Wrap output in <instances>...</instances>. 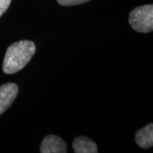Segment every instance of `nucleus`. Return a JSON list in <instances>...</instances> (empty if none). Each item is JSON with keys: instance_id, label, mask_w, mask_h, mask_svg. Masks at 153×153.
Returning <instances> with one entry per match:
<instances>
[{"instance_id": "nucleus-4", "label": "nucleus", "mask_w": 153, "mask_h": 153, "mask_svg": "<svg viewBox=\"0 0 153 153\" xmlns=\"http://www.w3.org/2000/svg\"><path fill=\"white\" fill-rule=\"evenodd\" d=\"M67 152L66 143L55 134H49L44 137L40 146L42 153H66Z\"/></svg>"}, {"instance_id": "nucleus-7", "label": "nucleus", "mask_w": 153, "mask_h": 153, "mask_svg": "<svg viewBox=\"0 0 153 153\" xmlns=\"http://www.w3.org/2000/svg\"><path fill=\"white\" fill-rule=\"evenodd\" d=\"M88 1H90V0H57V2L60 5L63 6L77 5V4H81L86 3Z\"/></svg>"}, {"instance_id": "nucleus-1", "label": "nucleus", "mask_w": 153, "mask_h": 153, "mask_svg": "<svg viewBox=\"0 0 153 153\" xmlns=\"http://www.w3.org/2000/svg\"><path fill=\"white\" fill-rule=\"evenodd\" d=\"M36 52V45L30 40L16 42L7 49L3 63L6 74H14L23 69L32 60Z\"/></svg>"}, {"instance_id": "nucleus-5", "label": "nucleus", "mask_w": 153, "mask_h": 153, "mask_svg": "<svg viewBox=\"0 0 153 153\" xmlns=\"http://www.w3.org/2000/svg\"><path fill=\"white\" fill-rule=\"evenodd\" d=\"M72 148L76 153H97L98 148L92 140L85 136H78L74 139Z\"/></svg>"}, {"instance_id": "nucleus-2", "label": "nucleus", "mask_w": 153, "mask_h": 153, "mask_svg": "<svg viewBox=\"0 0 153 153\" xmlns=\"http://www.w3.org/2000/svg\"><path fill=\"white\" fill-rule=\"evenodd\" d=\"M128 22L139 33H151L153 30V5L146 4L134 9L129 14Z\"/></svg>"}, {"instance_id": "nucleus-3", "label": "nucleus", "mask_w": 153, "mask_h": 153, "mask_svg": "<svg viewBox=\"0 0 153 153\" xmlns=\"http://www.w3.org/2000/svg\"><path fill=\"white\" fill-rule=\"evenodd\" d=\"M18 92L19 88L14 82H8L0 86V115L12 105Z\"/></svg>"}, {"instance_id": "nucleus-6", "label": "nucleus", "mask_w": 153, "mask_h": 153, "mask_svg": "<svg viewBox=\"0 0 153 153\" xmlns=\"http://www.w3.org/2000/svg\"><path fill=\"white\" fill-rule=\"evenodd\" d=\"M135 141L140 147L151 148L153 146V124L149 123L138 130L135 134Z\"/></svg>"}, {"instance_id": "nucleus-8", "label": "nucleus", "mask_w": 153, "mask_h": 153, "mask_svg": "<svg viewBox=\"0 0 153 153\" xmlns=\"http://www.w3.org/2000/svg\"><path fill=\"white\" fill-rule=\"evenodd\" d=\"M11 0H0V17L2 16L10 7Z\"/></svg>"}]
</instances>
